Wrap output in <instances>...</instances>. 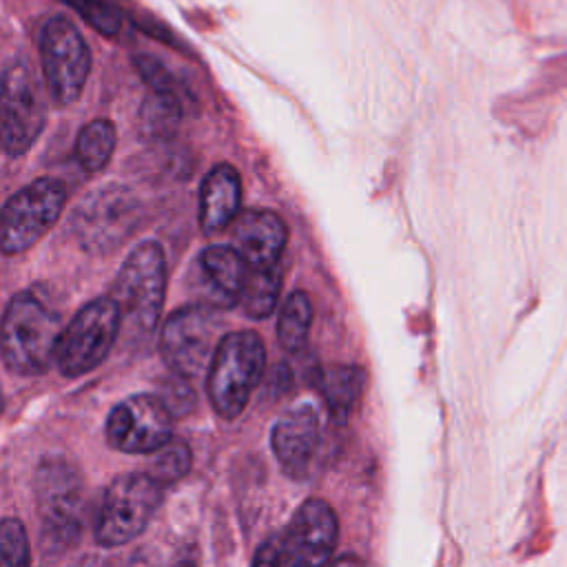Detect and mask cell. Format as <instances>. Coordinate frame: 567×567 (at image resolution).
I'll list each match as a JSON object with an SVG mask.
<instances>
[{"label": "cell", "mask_w": 567, "mask_h": 567, "mask_svg": "<svg viewBox=\"0 0 567 567\" xmlns=\"http://www.w3.org/2000/svg\"><path fill=\"white\" fill-rule=\"evenodd\" d=\"M60 315L35 292L11 297L2 317V361L13 374L33 377L55 363L62 337Z\"/></svg>", "instance_id": "1"}, {"label": "cell", "mask_w": 567, "mask_h": 567, "mask_svg": "<svg viewBox=\"0 0 567 567\" xmlns=\"http://www.w3.org/2000/svg\"><path fill=\"white\" fill-rule=\"evenodd\" d=\"M339 540L334 509L321 498L297 507L288 525L255 551L252 567H326Z\"/></svg>", "instance_id": "2"}, {"label": "cell", "mask_w": 567, "mask_h": 567, "mask_svg": "<svg viewBox=\"0 0 567 567\" xmlns=\"http://www.w3.org/2000/svg\"><path fill=\"white\" fill-rule=\"evenodd\" d=\"M264 372L266 346L257 332L235 330L224 334L206 372V390L213 410L226 421L237 419Z\"/></svg>", "instance_id": "3"}, {"label": "cell", "mask_w": 567, "mask_h": 567, "mask_svg": "<svg viewBox=\"0 0 567 567\" xmlns=\"http://www.w3.org/2000/svg\"><path fill=\"white\" fill-rule=\"evenodd\" d=\"M35 503L44 551L60 554L82 534V476L64 458H47L35 472Z\"/></svg>", "instance_id": "4"}, {"label": "cell", "mask_w": 567, "mask_h": 567, "mask_svg": "<svg viewBox=\"0 0 567 567\" xmlns=\"http://www.w3.org/2000/svg\"><path fill=\"white\" fill-rule=\"evenodd\" d=\"M142 221V202L120 184L89 193L71 215V230L89 255H106L126 241Z\"/></svg>", "instance_id": "5"}, {"label": "cell", "mask_w": 567, "mask_h": 567, "mask_svg": "<svg viewBox=\"0 0 567 567\" xmlns=\"http://www.w3.org/2000/svg\"><path fill=\"white\" fill-rule=\"evenodd\" d=\"M166 295V257L157 241L146 239L137 244L122 264L111 297L126 321L137 332H151L164 306Z\"/></svg>", "instance_id": "6"}, {"label": "cell", "mask_w": 567, "mask_h": 567, "mask_svg": "<svg viewBox=\"0 0 567 567\" xmlns=\"http://www.w3.org/2000/svg\"><path fill=\"white\" fill-rule=\"evenodd\" d=\"M219 310L193 303L175 310L162 326L159 352L171 372L195 379L208 372L213 357L224 339Z\"/></svg>", "instance_id": "7"}, {"label": "cell", "mask_w": 567, "mask_h": 567, "mask_svg": "<svg viewBox=\"0 0 567 567\" xmlns=\"http://www.w3.org/2000/svg\"><path fill=\"white\" fill-rule=\"evenodd\" d=\"M162 503V485L148 472L117 476L104 492L93 534L102 547H120L148 525Z\"/></svg>", "instance_id": "8"}, {"label": "cell", "mask_w": 567, "mask_h": 567, "mask_svg": "<svg viewBox=\"0 0 567 567\" xmlns=\"http://www.w3.org/2000/svg\"><path fill=\"white\" fill-rule=\"evenodd\" d=\"M122 328V310L111 295L84 303L64 326L55 365L64 377H82L95 370L111 352Z\"/></svg>", "instance_id": "9"}, {"label": "cell", "mask_w": 567, "mask_h": 567, "mask_svg": "<svg viewBox=\"0 0 567 567\" xmlns=\"http://www.w3.org/2000/svg\"><path fill=\"white\" fill-rule=\"evenodd\" d=\"M66 204V186L58 177H38L2 206L0 246L4 255H18L38 244L60 219Z\"/></svg>", "instance_id": "10"}, {"label": "cell", "mask_w": 567, "mask_h": 567, "mask_svg": "<svg viewBox=\"0 0 567 567\" xmlns=\"http://www.w3.org/2000/svg\"><path fill=\"white\" fill-rule=\"evenodd\" d=\"M47 122L42 84L27 60H11L2 73L0 133L7 155L27 153L40 137Z\"/></svg>", "instance_id": "11"}, {"label": "cell", "mask_w": 567, "mask_h": 567, "mask_svg": "<svg viewBox=\"0 0 567 567\" xmlns=\"http://www.w3.org/2000/svg\"><path fill=\"white\" fill-rule=\"evenodd\" d=\"M40 60L49 97L58 106L73 104L91 71V51L80 29L62 18H51L40 31Z\"/></svg>", "instance_id": "12"}, {"label": "cell", "mask_w": 567, "mask_h": 567, "mask_svg": "<svg viewBox=\"0 0 567 567\" xmlns=\"http://www.w3.org/2000/svg\"><path fill=\"white\" fill-rule=\"evenodd\" d=\"M106 441L124 454H155L173 439V414L157 394H133L106 419Z\"/></svg>", "instance_id": "13"}, {"label": "cell", "mask_w": 567, "mask_h": 567, "mask_svg": "<svg viewBox=\"0 0 567 567\" xmlns=\"http://www.w3.org/2000/svg\"><path fill=\"white\" fill-rule=\"evenodd\" d=\"M321 421L312 405L301 403L284 412L270 432V445L279 467L295 481L310 474L321 447Z\"/></svg>", "instance_id": "14"}, {"label": "cell", "mask_w": 567, "mask_h": 567, "mask_svg": "<svg viewBox=\"0 0 567 567\" xmlns=\"http://www.w3.org/2000/svg\"><path fill=\"white\" fill-rule=\"evenodd\" d=\"M230 237V246L250 268H272L279 266L288 228L272 210H244L233 221Z\"/></svg>", "instance_id": "15"}, {"label": "cell", "mask_w": 567, "mask_h": 567, "mask_svg": "<svg viewBox=\"0 0 567 567\" xmlns=\"http://www.w3.org/2000/svg\"><path fill=\"white\" fill-rule=\"evenodd\" d=\"M250 266L233 246H206L197 257V286L204 292L206 306L233 308L239 306Z\"/></svg>", "instance_id": "16"}, {"label": "cell", "mask_w": 567, "mask_h": 567, "mask_svg": "<svg viewBox=\"0 0 567 567\" xmlns=\"http://www.w3.org/2000/svg\"><path fill=\"white\" fill-rule=\"evenodd\" d=\"M241 179L235 166L217 164L199 186V226L206 235L228 228L239 217Z\"/></svg>", "instance_id": "17"}, {"label": "cell", "mask_w": 567, "mask_h": 567, "mask_svg": "<svg viewBox=\"0 0 567 567\" xmlns=\"http://www.w3.org/2000/svg\"><path fill=\"white\" fill-rule=\"evenodd\" d=\"M365 370L348 363L330 365L317 372V388L323 396V403L330 414L339 419H346L357 408L365 390Z\"/></svg>", "instance_id": "18"}, {"label": "cell", "mask_w": 567, "mask_h": 567, "mask_svg": "<svg viewBox=\"0 0 567 567\" xmlns=\"http://www.w3.org/2000/svg\"><path fill=\"white\" fill-rule=\"evenodd\" d=\"M182 120V97L171 93H153L140 106V133L153 142L175 135Z\"/></svg>", "instance_id": "19"}, {"label": "cell", "mask_w": 567, "mask_h": 567, "mask_svg": "<svg viewBox=\"0 0 567 567\" xmlns=\"http://www.w3.org/2000/svg\"><path fill=\"white\" fill-rule=\"evenodd\" d=\"M312 326V303L303 290H292L279 312L277 339L279 346L288 352L303 350Z\"/></svg>", "instance_id": "20"}, {"label": "cell", "mask_w": 567, "mask_h": 567, "mask_svg": "<svg viewBox=\"0 0 567 567\" xmlns=\"http://www.w3.org/2000/svg\"><path fill=\"white\" fill-rule=\"evenodd\" d=\"M279 292H281L279 266L250 268L244 290L239 295V306L250 319H264L275 310Z\"/></svg>", "instance_id": "21"}, {"label": "cell", "mask_w": 567, "mask_h": 567, "mask_svg": "<svg viewBox=\"0 0 567 567\" xmlns=\"http://www.w3.org/2000/svg\"><path fill=\"white\" fill-rule=\"evenodd\" d=\"M115 126L109 120H93L78 133L75 157L89 173L102 171L115 151Z\"/></svg>", "instance_id": "22"}, {"label": "cell", "mask_w": 567, "mask_h": 567, "mask_svg": "<svg viewBox=\"0 0 567 567\" xmlns=\"http://www.w3.org/2000/svg\"><path fill=\"white\" fill-rule=\"evenodd\" d=\"M193 463L190 447L184 439H171L164 447H159L153 454V461L148 465V474L162 485V483H175L179 481Z\"/></svg>", "instance_id": "23"}, {"label": "cell", "mask_w": 567, "mask_h": 567, "mask_svg": "<svg viewBox=\"0 0 567 567\" xmlns=\"http://www.w3.org/2000/svg\"><path fill=\"white\" fill-rule=\"evenodd\" d=\"M0 567H31L29 536L18 518L0 523Z\"/></svg>", "instance_id": "24"}, {"label": "cell", "mask_w": 567, "mask_h": 567, "mask_svg": "<svg viewBox=\"0 0 567 567\" xmlns=\"http://www.w3.org/2000/svg\"><path fill=\"white\" fill-rule=\"evenodd\" d=\"M71 4L95 31L102 35H115L120 31L122 18L115 7H111L106 0H62Z\"/></svg>", "instance_id": "25"}, {"label": "cell", "mask_w": 567, "mask_h": 567, "mask_svg": "<svg viewBox=\"0 0 567 567\" xmlns=\"http://www.w3.org/2000/svg\"><path fill=\"white\" fill-rule=\"evenodd\" d=\"M157 396L164 401V405L168 408L173 419L186 416L197 403V396H195L193 385L188 383V379L179 377L175 372H173V377L162 381V390L157 392Z\"/></svg>", "instance_id": "26"}, {"label": "cell", "mask_w": 567, "mask_h": 567, "mask_svg": "<svg viewBox=\"0 0 567 567\" xmlns=\"http://www.w3.org/2000/svg\"><path fill=\"white\" fill-rule=\"evenodd\" d=\"M133 64L137 69V73L142 75V80L148 84V89L153 93H171V95H179V86L173 78V73L153 55H135Z\"/></svg>", "instance_id": "27"}, {"label": "cell", "mask_w": 567, "mask_h": 567, "mask_svg": "<svg viewBox=\"0 0 567 567\" xmlns=\"http://www.w3.org/2000/svg\"><path fill=\"white\" fill-rule=\"evenodd\" d=\"M326 567H365L357 556H350V554H346V556H339V558H334V560H330Z\"/></svg>", "instance_id": "28"}]
</instances>
